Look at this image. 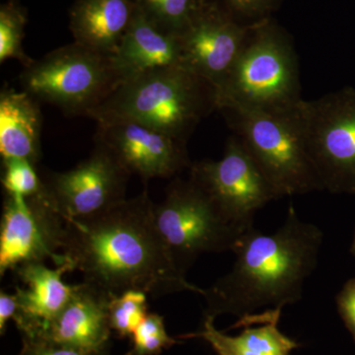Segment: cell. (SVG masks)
Segmentation results:
<instances>
[{"label": "cell", "mask_w": 355, "mask_h": 355, "mask_svg": "<svg viewBox=\"0 0 355 355\" xmlns=\"http://www.w3.org/2000/svg\"><path fill=\"white\" fill-rule=\"evenodd\" d=\"M147 191L96 216L67 219L62 254L71 272L110 296L139 291L155 297L197 292L180 272L161 239Z\"/></svg>", "instance_id": "6da1fadb"}, {"label": "cell", "mask_w": 355, "mask_h": 355, "mask_svg": "<svg viewBox=\"0 0 355 355\" xmlns=\"http://www.w3.org/2000/svg\"><path fill=\"white\" fill-rule=\"evenodd\" d=\"M322 243L321 229L301 220L292 205L275 234L248 229L233 249L231 272L202 289L205 316L233 314L243 320L261 308L282 311L298 302L306 279L316 268Z\"/></svg>", "instance_id": "7a4b0ae2"}, {"label": "cell", "mask_w": 355, "mask_h": 355, "mask_svg": "<svg viewBox=\"0 0 355 355\" xmlns=\"http://www.w3.org/2000/svg\"><path fill=\"white\" fill-rule=\"evenodd\" d=\"M214 111H217L216 87L176 65L125 80L88 118L97 123L135 121L187 142Z\"/></svg>", "instance_id": "3957f363"}, {"label": "cell", "mask_w": 355, "mask_h": 355, "mask_svg": "<svg viewBox=\"0 0 355 355\" xmlns=\"http://www.w3.org/2000/svg\"><path fill=\"white\" fill-rule=\"evenodd\" d=\"M217 111L288 114L302 101L297 53L282 30L252 26L234 64L216 88Z\"/></svg>", "instance_id": "277c9868"}, {"label": "cell", "mask_w": 355, "mask_h": 355, "mask_svg": "<svg viewBox=\"0 0 355 355\" xmlns=\"http://www.w3.org/2000/svg\"><path fill=\"white\" fill-rule=\"evenodd\" d=\"M220 113L279 198L322 191L299 125L297 109L288 114L239 109Z\"/></svg>", "instance_id": "5b68a950"}, {"label": "cell", "mask_w": 355, "mask_h": 355, "mask_svg": "<svg viewBox=\"0 0 355 355\" xmlns=\"http://www.w3.org/2000/svg\"><path fill=\"white\" fill-rule=\"evenodd\" d=\"M19 80L35 99L72 116L92 113L123 83L111 55L73 42L25 65Z\"/></svg>", "instance_id": "8992f818"}, {"label": "cell", "mask_w": 355, "mask_h": 355, "mask_svg": "<svg viewBox=\"0 0 355 355\" xmlns=\"http://www.w3.org/2000/svg\"><path fill=\"white\" fill-rule=\"evenodd\" d=\"M153 216L166 249L184 275L200 254L232 252L247 231L224 218L190 178L167 187L164 200L154 203Z\"/></svg>", "instance_id": "52a82bcc"}, {"label": "cell", "mask_w": 355, "mask_h": 355, "mask_svg": "<svg viewBox=\"0 0 355 355\" xmlns=\"http://www.w3.org/2000/svg\"><path fill=\"white\" fill-rule=\"evenodd\" d=\"M297 118L322 191L355 195V88L302 100Z\"/></svg>", "instance_id": "ba28073f"}, {"label": "cell", "mask_w": 355, "mask_h": 355, "mask_svg": "<svg viewBox=\"0 0 355 355\" xmlns=\"http://www.w3.org/2000/svg\"><path fill=\"white\" fill-rule=\"evenodd\" d=\"M189 169V178L207 193L224 218L243 230L253 227L259 209L279 198L234 135L227 139L221 159L191 163Z\"/></svg>", "instance_id": "9c48e42d"}, {"label": "cell", "mask_w": 355, "mask_h": 355, "mask_svg": "<svg viewBox=\"0 0 355 355\" xmlns=\"http://www.w3.org/2000/svg\"><path fill=\"white\" fill-rule=\"evenodd\" d=\"M65 238L67 222L51 202L46 187L43 193L32 197L6 193L0 222V275L46 259L55 266L67 265L62 254Z\"/></svg>", "instance_id": "30bf717a"}, {"label": "cell", "mask_w": 355, "mask_h": 355, "mask_svg": "<svg viewBox=\"0 0 355 355\" xmlns=\"http://www.w3.org/2000/svg\"><path fill=\"white\" fill-rule=\"evenodd\" d=\"M130 175L106 150L96 146L87 159L44 181L49 198L64 220L101 214L125 200Z\"/></svg>", "instance_id": "8fae6325"}, {"label": "cell", "mask_w": 355, "mask_h": 355, "mask_svg": "<svg viewBox=\"0 0 355 355\" xmlns=\"http://www.w3.org/2000/svg\"><path fill=\"white\" fill-rule=\"evenodd\" d=\"M96 146L106 150L128 174L144 182L174 177L191 162L187 142L132 121L97 123Z\"/></svg>", "instance_id": "7c38bea8"}, {"label": "cell", "mask_w": 355, "mask_h": 355, "mask_svg": "<svg viewBox=\"0 0 355 355\" xmlns=\"http://www.w3.org/2000/svg\"><path fill=\"white\" fill-rule=\"evenodd\" d=\"M251 27L207 0L180 33L182 65L218 87L234 64Z\"/></svg>", "instance_id": "4fadbf2b"}, {"label": "cell", "mask_w": 355, "mask_h": 355, "mask_svg": "<svg viewBox=\"0 0 355 355\" xmlns=\"http://www.w3.org/2000/svg\"><path fill=\"white\" fill-rule=\"evenodd\" d=\"M14 272L27 286L16 287L18 312L14 322L23 338H38L69 304L77 284L69 286L62 282V275L71 272L67 265L53 270L44 263H26Z\"/></svg>", "instance_id": "5bb4252c"}, {"label": "cell", "mask_w": 355, "mask_h": 355, "mask_svg": "<svg viewBox=\"0 0 355 355\" xmlns=\"http://www.w3.org/2000/svg\"><path fill=\"white\" fill-rule=\"evenodd\" d=\"M112 296L83 282L46 331L38 338L104 354L111 336L109 303Z\"/></svg>", "instance_id": "9a60e30c"}, {"label": "cell", "mask_w": 355, "mask_h": 355, "mask_svg": "<svg viewBox=\"0 0 355 355\" xmlns=\"http://www.w3.org/2000/svg\"><path fill=\"white\" fill-rule=\"evenodd\" d=\"M112 60L123 83L150 70L182 65L179 35L158 27L137 7L132 25Z\"/></svg>", "instance_id": "2e32d148"}, {"label": "cell", "mask_w": 355, "mask_h": 355, "mask_svg": "<svg viewBox=\"0 0 355 355\" xmlns=\"http://www.w3.org/2000/svg\"><path fill=\"white\" fill-rule=\"evenodd\" d=\"M135 11V0H76L69 10L74 42L112 57L132 25Z\"/></svg>", "instance_id": "e0dca14e"}, {"label": "cell", "mask_w": 355, "mask_h": 355, "mask_svg": "<svg viewBox=\"0 0 355 355\" xmlns=\"http://www.w3.org/2000/svg\"><path fill=\"white\" fill-rule=\"evenodd\" d=\"M43 116L38 100L26 91L3 87L0 93V154L36 165L41 157Z\"/></svg>", "instance_id": "ac0fdd59"}, {"label": "cell", "mask_w": 355, "mask_h": 355, "mask_svg": "<svg viewBox=\"0 0 355 355\" xmlns=\"http://www.w3.org/2000/svg\"><path fill=\"white\" fill-rule=\"evenodd\" d=\"M279 320H270L258 328L248 327L240 335L231 336L216 330L214 318L205 316L202 331L182 338H202L217 355H289L299 345L279 330Z\"/></svg>", "instance_id": "d6986e66"}, {"label": "cell", "mask_w": 355, "mask_h": 355, "mask_svg": "<svg viewBox=\"0 0 355 355\" xmlns=\"http://www.w3.org/2000/svg\"><path fill=\"white\" fill-rule=\"evenodd\" d=\"M27 10L16 0H8L0 7V62L19 60L23 67L32 62L23 49Z\"/></svg>", "instance_id": "ffe728a7"}, {"label": "cell", "mask_w": 355, "mask_h": 355, "mask_svg": "<svg viewBox=\"0 0 355 355\" xmlns=\"http://www.w3.org/2000/svg\"><path fill=\"white\" fill-rule=\"evenodd\" d=\"M137 9L158 27L179 35L205 0H135Z\"/></svg>", "instance_id": "44dd1931"}, {"label": "cell", "mask_w": 355, "mask_h": 355, "mask_svg": "<svg viewBox=\"0 0 355 355\" xmlns=\"http://www.w3.org/2000/svg\"><path fill=\"white\" fill-rule=\"evenodd\" d=\"M147 314L148 304L146 292L128 291L120 295L112 296L110 300V326L121 338L132 336Z\"/></svg>", "instance_id": "7402d4cb"}, {"label": "cell", "mask_w": 355, "mask_h": 355, "mask_svg": "<svg viewBox=\"0 0 355 355\" xmlns=\"http://www.w3.org/2000/svg\"><path fill=\"white\" fill-rule=\"evenodd\" d=\"M1 182L6 193L32 197L44 191V183L36 171V165L25 159H2Z\"/></svg>", "instance_id": "603a6c76"}, {"label": "cell", "mask_w": 355, "mask_h": 355, "mask_svg": "<svg viewBox=\"0 0 355 355\" xmlns=\"http://www.w3.org/2000/svg\"><path fill=\"white\" fill-rule=\"evenodd\" d=\"M132 336V349L128 355H157L177 343L168 336L164 318L156 313H148Z\"/></svg>", "instance_id": "cb8c5ba5"}, {"label": "cell", "mask_w": 355, "mask_h": 355, "mask_svg": "<svg viewBox=\"0 0 355 355\" xmlns=\"http://www.w3.org/2000/svg\"><path fill=\"white\" fill-rule=\"evenodd\" d=\"M20 355H102L53 342L46 338H23Z\"/></svg>", "instance_id": "d4e9b609"}, {"label": "cell", "mask_w": 355, "mask_h": 355, "mask_svg": "<svg viewBox=\"0 0 355 355\" xmlns=\"http://www.w3.org/2000/svg\"><path fill=\"white\" fill-rule=\"evenodd\" d=\"M338 311L355 342V277L347 280L336 298Z\"/></svg>", "instance_id": "484cf974"}, {"label": "cell", "mask_w": 355, "mask_h": 355, "mask_svg": "<svg viewBox=\"0 0 355 355\" xmlns=\"http://www.w3.org/2000/svg\"><path fill=\"white\" fill-rule=\"evenodd\" d=\"M230 11L246 16H261L272 6V0H224Z\"/></svg>", "instance_id": "4316f807"}, {"label": "cell", "mask_w": 355, "mask_h": 355, "mask_svg": "<svg viewBox=\"0 0 355 355\" xmlns=\"http://www.w3.org/2000/svg\"><path fill=\"white\" fill-rule=\"evenodd\" d=\"M18 312V301L15 293H0V333H6L7 322L15 318Z\"/></svg>", "instance_id": "83f0119b"}, {"label": "cell", "mask_w": 355, "mask_h": 355, "mask_svg": "<svg viewBox=\"0 0 355 355\" xmlns=\"http://www.w3.org/2000/svg\"><path fill=\"white\" fill-rule=\"evenodd\" d=\"M350 252H352V254L355 257V230L354 234V240H352V249H350Z\"/></svg>", "instance_id": "f1b7e54d"}]
</instances>
